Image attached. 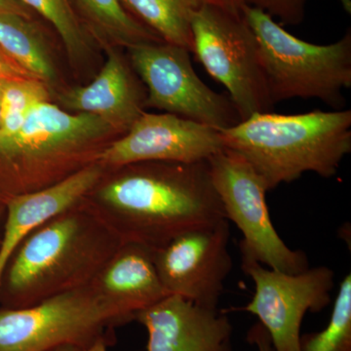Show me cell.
Masks as SVG:
<instances>
[{"instance_id": "7c38bea8", "label": "cell", "mask_w": 351, "mask_h": 351, "mask_svg": "<svg viewBox=\"0 0 351 351\" xmlns=\"http://www.w3.org/2000/svg\"><path fill=\"white\" fill-rule=\"evenodd\" d=\"M225 149L221 132L172 113L143 112L125 134L99 154L106 168L132 163H197Z\"/></svg>"}, {"instance_id": "1f68e13d", "label": "cell", "mask_w": 351, "mask_h": 351, "mask_svg": "<svg viewBox=\"0 0 351 351\" xmlns=\"http://www.w3.org/2000/svg\"><path fill=\"white\" fill-rule=\"evenodd\" d=\"M1 237H2V235H0V242H1Z\"/></svg>"}, {"instance_id": "2e32d148", "label": "cell", "mask_w": 351, "mask_h": 351, "mask_svg": "<svg viewBox=\"0 0 351 351\" xmlns=\"http://www.w3.org/2000/svg\"><path fill=\"white\" fill-rule=\"evenodd\" d=\"M89 285L132 321L169 295L157 274L154 250L135 242L120 245Z\"/></svg>"}, {"instance_id": "603a6c76", "label": "cell", "mask_w": 351, "mask_h": 351, "mask_svg": "<svg viewBox=\"0 0 351 351\" xmlns=\"http://www.w3.org/2000/svg\"><path fill=\"white\" fill-rule=\"evenodd\" d=\"M308 0H249V5L257 7L272 18H277L280 25L302 24L306 15Z\"/></svg>"}, {"instance_id": "8fae6325", "label": "cell", "mask_w": 351, "mask_h": 351, "mask_svg": "<svg viewBox=\"0 0 351 351\" xmlns=\"http://www.w3.org/2000/svg\"><path fill=\"white\" fill-rule=\"evenodd\" d=\"M228 219L189 230L154 250L164 290L207 308H218L232 269Z\"/></svg>"}, {"instance_id": "5b68a950", "label": "cell", "mask_w": 351, "mask_h": 351, "mask_svg": "<svg viewBox=\"0 0 351 351\" xmlns=\"http://www.w3.org/2000/svg\"><path fill=\"white\" fill-rule=\"evenodd\" d=\"M257 39L267 91L274 106L290 99H318L343 110L351 87V32L337 43L318 45L295 38L257 7L241 11Z\"/></svg>"}, {"instance_id": "277c9868", "label": "cell", "mask_w": 351, "mask_h": 351, "mask_svg": "<svg viewBox=\"0 0 351 351\" xmlns=\"http://www.w3.org/2000/svg\"><path fill=\"white\" fill-rule=\"evenodd\" d=\"M119 134L96 115L64 112L50 101L34 106L19 129L0 140V167L8 177L5 201L47 188L97 162Z\"/></svg>"}, {"instance_id": "ffe728a7", "label": "cell", "mask_w": 351, "mask_h": 351, "mask_svg": "<svg viewBox=\"0 0 351 351\" xmlns=\"http://www.w3.org/2000/svg\"><path fill=\"white\" fill-rule=\"evenodd\" d=\"M50 23L59 34L71 63L84 62L92 51L91 36L83 27L71 0H19Z\"/></svg>"}, {"instance_id": "4316f807", "label": "cell", "mask_w": 351, "mask_h": 351, "mask_svg": "<svg viewBox=\"0 0 351 351\" xmlns=\"http://www.w3.org/2000/svg\"><path fill=\"white\" fill-rule=\"evenodd\" d=\"M0 14H16L31 19V11L19 0H0Z\"/></svg>"}, {"instance_id": "4dcf8cb0", "label": "cell", "mask_w": 351, "mask_h": 351, "mask_svg": "<svg viewBox=\"0 0 351 351\" xmlns=\"http://www.w3.org/2000/svg\"><path fill=\"white\" fill-rule=\"evenodd\" d=\"M2 85H3V82L0 80V99H1ZM0 123H1V108H0Z\"/></svg>"}, {"instance_id": "f1b7e54d", "label": "cell", "mask_w": 351, "mask_h": 351, "mask_svg": "<svg viewBox=\"0 0 351 351\" xmlns=\"http://www.w3.org/2000/svg\"><path fill=\"white\" fill-rule=\"evenodd\" d=\"M48 351H84V350H83V348H80V346L73 345H64L58 346V348H52V350Z\"/></svg>"}, {"instance_id": "f546056e", "label": "cell", "mask_w": 351, "mask_h": 351, "mask_svg": "<svg viewBox=\"0 0 351 351\" xmlns=\"http://www.w3.org/2000/svg\"><path fill=\"white\" fill-rule=\"evenodd\" d=\"M341 4H343V8L346 9V12L350 13L351 11V3L350 0H341Z\"/></svg>"}, {"instance_id": "cb8c5ba5", "label": "cell", "mask_w": 351, "mask_h": 351, "mask_svg": "<svg viewBox=\"0 0 351 351\" xmlns=\"http://www.w3.org/2000/svg\"><path fill=\"white\" fill-rule=\"evenodd\" d=\"M29 78L36 80L34 76L21 68L19 64L0 50V80L5 82V80H29Z\"/></svg>"}, {"instance_id": "4fadbf2b", "label": "cell", "mask_w": 351, "mask_h": 351, "mask_svg": "<svg viewBox=\"0 0 351 351\" xmlns=\"http://www.w3.org/2000/svg\"><path fill=\"white\" fill-rule=\"evenodd\" d=\"M135 321L147 330V351H232L228 315L178 295L138 311Z\"/></svg>"}, {"instance_id": "d4e9b609", "label": "cell", "mask_w": 351, "mask_h": 351, "mask_svg": "<svg viewBox=\"0 0 351 351\" xmlns=\"http://www.w3.org/2000/svg\"><path fill=\"white\" fill-rule=\"evenodd\" d=\"M247 341L255 346L258 351H274L269 332L260 322L255 323L249 329Z\"/></svg>"}, {"instance_id": "8992f818", "label": "cell", "mask_w": 351, "mask_h": 351, "mask_svg": "<svg viewBox=\"0 0 351 351\" xmlns=\"http://www.w3.org/2000/svg\"><path fill=\"white\" fill-rule=\"evenodd\" d=\"M91 285L25 308H0V351H48L73 345L83 350L101 339L113 343L115 327L131 322Z\"/></svg>"}, {"instance_id": "5bb4252c", "label": "cell", "mask_w": 351, "mask_h": 351, "mask_svg": "<svg viewBox=\"0 0 351 351\" xmlns=\"http://www.w3.org/2000/svg\"><path fill=\"white\" fill-rule=\"evenodd\" d=\"M105 50L107 60L93 82L66 90L59 100L69 110L100 117L123 135L145 112V89L119 48Z\"/></svg>"}, {"instance_id": "9a60e30c", "label": "cell", "mask_w": 351, "mask_h": 351, "mask_svg": "<svg viewBox=\"0 0 351 351\" xmlns=\"http://www.w3.org/2000/svg\"><path fill=\"white\" fill-rule=\"evenodd\" d=\"M105 171V166L92 163L52 186L5 201V219L0 242V280L7 262L20 242L39 226L82 202Z\"/></svg>"}, {"instance_id": "484cf974", "label": "cell", "mask_w": 351, "mask_h": 351, "mask_svg": "<svg viewBox=\"0 0 351 351\" xmlns=\"http://www.w3.org/2000/svg\"><path fill=\"white\" fill-rule=\"evenodd\" d=\"M203 3L210 4L233 14H241L244 6L249 5V0H202Z\"/></svg>"}, {"instance_id": "44dd1931", "label": "cell", "mask_w": 351, "mask_h": 351, "mask_svg": "<svg viewBox=\"0 0 351 351\" xmlns=\"http://www.w3.org/2000/svg\"><path fill=\"white\" fill-rule=\"evenodd\" d=\"M300 351H351L350 274L341 281L326 328L301 335Z\"/></svg>"}, {"instance_id": "30bf717a", "label": "cell", "mask_w": 351, "mask_h": 351, "mask_svg": "<svg viewBox=\"0 0 351 351\" xmlns=\"http://www.w3.org/2000/svg\"><path fill=\"white\" fill-rule=\"evenodd\" d=\"M242 269L255 284V294L244 311L257 316L274 351H300L304 315L320 313L330 304L334 271L321 265L284 274L255 261H242Z\"/></svg>"}, {"instance_id": "3957f363", "label": "cell", "mask_w": 351, "mask_h": 351, "mask_svg": "<svg viewBox=\"0 0 351 351\" xmlns=\"http://www.w3.org/2000/svg\"><path fill=\"white\" fill-rule=\"evenodd\" d=\"M219 132L225 149L250 164L271 191L304 173L326 179L338 173L351 152V110L254 113Z\"/></svg>"}, {"instance_id": "9c48e42d", "label": "cell", "mask_w": 351, "mask_h": 351, "mask_svg": "<svg viewBox=\"0 0 351 351\" xmlns=\"http://www.w3.org/2000/svg\"><path fill=\"white\" fill-rule=\"evenodd\" d=\"M126 49L132 69L147 88L145 108L179 115L218 131L241 121L230 97L213 91L196 75L191 51L164 41Z\"/></svg>"}, {"instance_id": "ba28073f", "label": "cell", "mask_w": 351, "mask_h": 351, "mask_svg": "<svg viewBox=\"0 0 351 351\" xmlns=\"http://www.w3.org/2000/svg\"><path fill=\"white\" fill-rule=\"evenodd\" d=\"M207 162L226 219L243 235L239 243L242 261H255L284 274L309 269L306 253L288 247L274 228L265 200L269 189L262 176L226 149Z\"/></svg>"}, {"instance_id": "83f0119b", "label": "cell", "mask_w": 351, "mask_h": 351, "mask_svg": "<svg viewBox=\"0 0 351 351\" xmlns=\"http://www.w3.org/2000/svg\"><path fill=\"white\" fill-rule=\"evenodd\" d=\"M110 345H112V343L107 339H101V341H97L93 346L86 348L84 351H107L108 346Z\"/></svg>"}, {"instance_id": "52a82bcc", "label": "cell", "mask_w": 351, "mask_h": 351, "mask_svg": "<svg viewBox=\"0 0 351 351\" xmlns=\"http://www.w3.org/2000/svg\"><path fill=\"white\" fill-rule=\"evenodd\" d=\"M191 34L196 59L228 89L241 121L271 112L257 39L242 14L202 3L193 14Z\"/></svg>"}, {"instance_id": "7a4b0ae2", "label": "cell", "mask_w": 351, "mask_h": 351, "mask_svg": "<svg viewBox=\"0 0 351 351\" xmlns=\"http://www.w3.org/2000/svg\"><path fill=\"white\" fill-rule=\"evenodd\" d=\"M122 243L82 201L39 226L16 247L0 280L1 308L36 306L89 285Z\"/></svg>"}, {"instance_id": "7402d4cb", "label": "cell", "mask_w": 351, "mask_h": 351, "mask_svg": "<svg viewBox=\"0 0 351 351\" xmlns=\"http://www.w3.org/2000/svg\"><path fill=\"white\" fill-rule=\"evenodd\" d=\"M49 100V87L40 80L29 78L3 82L0 99V140L13 135L34 106Z\"/></svg>"}, {"instance_id": "6da1fadb", "label": "cell", "mask_w": 351, "mask_h": 351, "mask_svg": "<svg viewBox=\"0 0 351 351\" xmlns=\"http://www.w3.org/2000/svg\"><path fill=\"white\" fill-rule=\"evenodd\" d=\"M82 202L122 242L152 250L182 233L226 219L207 161L106 168Z\"/></svg>"}, {"instance_id": "d6986e66", "label": "cell", "mask_w": 351, "mask_h": 351, "mask_svg": "<svg viewBox=\"0 0 351 351\" xmlns=\"http://www.w3.org/2000/svg\"><path fill=\"white\" fill-rule=\"evenodd\" d=\"M128 12L164 43L193 52L191 20L202 0H120Z\"/></svg>"}, {"instance_id": "ac0fdd59", "label": "cell", "mask_w": 351, "mask_h": 351, "mask_svg": "<svg viewBox=\"0 0 351 351\" xmlns=\"http://www.w3.org/2000/svg\"><path fill=\"white\" fill-rule=\"evenodd\" d=\"M0 50L48 87L56 85L57 69L49 48L29 18L0 14Z\"/></svg>"}, {"instance_id": "e0dca14e", "label": "cell", "mask_w": 351, "mask_h": 351, "mask_svg": "<svg viewBox=\"0 0 351 351\" xmlns=\"http://www.w3.org/2000/svg\"><path fill=\"white\" fill-rule=\"evenodd\" d=\"M76 14L91 38L104 48L130 47L162 39L128 12L120 0H71Z\"/></svg>"}]
</instances>
